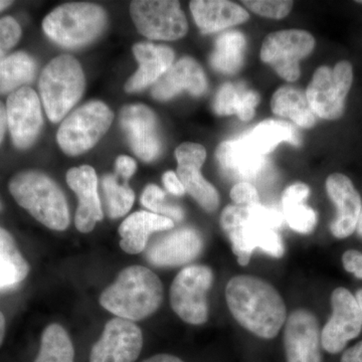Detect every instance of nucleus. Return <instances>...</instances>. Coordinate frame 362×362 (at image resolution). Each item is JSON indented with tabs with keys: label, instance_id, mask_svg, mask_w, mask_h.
Returning <instances> with one entry per match:
<instances>
[{
	"label": "nucleus",
	"instance_id": "1",
	"mask_svg": "<svg viewBox=\"0 0 362 362\" xmlns=\"http://www.w3.org/2000/svg\"><path fill=\"white\" fill-rule=\"evenodd\" d=\"M226 299L233 318L256 337L272 339L287 319L284 300L262 279L240 275L228 281Z\"/></svg>",
	"mask_w": 362,
	"mask_h": 362
},
{
	"label": "nucleus",
	"instance_id": "2",
	"mask_svg": "<svg viewBox=\"0 0 362 362\" xmlns=\"http://www.w3.org/2000/svg\"><path fill=\"white\" fill-rule=\"evenodd\" d=\"M284 223L282 213L261 204L226 206L221 226L232 244L240 266H247L255 249L263 250L274 258H282L285 247L277 232Z\"/></svg>",
	"mask_w": 362,
	"mask_h": 362
},
{
	"label": "nucleus",
	"instance_id": "3",
	"mask_svg": "<svg viewBox=\"0 0 362 362\" xmlns=\"http://www.w3.org/2000/svg\"><path fill=\"white\" fill-rule=\"evenodd\" d=\"M163 301V285L150 269L131 266L104 290L100 304L118 318L140 321L156 313Z\"/></svg>",
	"mask_w": 362,
	"mask_h": 362
},
{
	"label": "nucleus",
	"instance_id": "4",
	"mask_svg": "<svg viewBox=\"0 0 362 362\" xmlns=\"http://www.w3.org/2000/svg\"><path fill=\"white\" fill-rule=\"evenodd\" d=\"M8 188L16 202L47 228L65 230L70 225L65 194L49 176L37 170L21 171L11 178Z\"/></svg>",
	"mask_w": 362,
	"mask_h": 362
},
{
	"label": "nucleus",
	"instance_id": "5",
	"mask_svg": "<svg viewBox=\"0 0 362 362\" xmlns=\"http://www.w3.org/2000/svg\"><path fill=\"white\" fill-rule=\"evenodd\" d=\"M106 25L104 9L86 2L58 6L42 21V28L49 39L66 49L90 44L103 33Z\"/></svg>",
	"mask_w": 362,
	"mask_h": 362
},
{
	"label": "nucleus",
	"instance_id": "6",
	"mask_svg": "<svg viewBox=\"0 0 362 362\" xmlns=\"http://www.w3.org/2000/svg\"><path fill=\"white\" fill-rule=\"evenodd\" d=\"M84 71L80 63L62 54L45 66L40 78L39 89L45 113L58 123L78 103L85 90Z\"/></svg>",
	"mask_w": 362,
	"mask_h": 362
},
{
	"label": "nucleus",
	"instance_id": "7",
	"mask_svg": "<svg viewBox=\"0 0 362 362\" xmlns=\"http://www.w3.org/2000/svg\"><path fill=\"white\" fill-rule=\"evenodd\" d=\"M114 114L106 104L92 101L66 117L57 134L61 149L77 156L92 149L113 122Z\"/></svg>",
	"mask_w": 362,
	"mask_h": 362
},
{
	"label": "nucleus",
	"instance_id": "8",
	"mask_svg": "<svg viewBox=\"0 0 362 362\" xmlns=\"http://www.w3.org/2000/svg\"><path fill=\"white\" fill-rule=\"evenodd\" d=\"M352 83L354 69L349 62H339L334 68L317 69L306 92L307 101L316 117L330 121L341 118Z\"/></svg>",
	"mask_w": 362,
	"mask_h": 362
},
{
	"label": "nucleus",
	"instance_id": "9",
	"mask_svg": "<svg viewBox=\"0 0 362 362\" xmlns=\"http://www.w3.org/2000/svg\"><path fill=\"white\" fill-rule=\"evenodd\" d=\"M213 282V271L207 266H188L177 274L170 287V304L185 322L192 325L206 322L207 292Z\"/></svg>",
	"mask_w": 362,
	"mask_h": 362
},
{
	"label": "nucleus",
	"instance_id": "10",
	"mask_svg": "<svg viewBox=\"0 0 362 362\" xmlns=\"http://www.w3.org/2000/svg\"><path fill=\"white\" fill-rule=\"evenodd\" d=\"M130 14L138 32L150 40H176L187 33L188 23L178 1L136 0Z\"/></svg>",
	"mask_w": 362,
	"mask_h": 362
},
{
	"label": "nucleus",
	"instance_id": "11",
	"mask_svg": "<svg viewBox=\"0 0 362 362\" xmlns=\"http://www.w3.org/2000/svg\"><path fill=\"white\" fill-rule=\"evenodd\" d=\"M315 47L313 35L306 30H286L270 33L264 40L261 59L281 78L295 82L300 77V61Z\"/></svg>",
	"mask_w": 362,
	"mask_h": 362
},
{
	"label": "nucleus",
	"instance_id": "12",
	"mask_svg": "<svg viewBox=\"0 0 362 362\" xmlns=\"http://www.w3.org/2000/svg\"><path fill=\"white\" fill-rule=\"evenodd\" d=\"M332 314L321 332V345L328 354L341 352L362 331V314L356 297L339 287L331 295Z\"/></svg>",
	"mask_w": 362,
	"mask_h": 362
},
{
	"label": "nucleus",
	"instance_id": "13",
	"mask_svg": "<svg viewBox=\"0 0 362 362\" xmlns=\"http://www.w3.org/2000/svg\"><path fill=\"white\" fill-rule=\"evenodd\" d=\"M6 109L7 127L14 146L30 148L37 141L44 122L37 93L30 87L16 90L7 98Z\"/></svg>",
	"mask_w": 362,
	"mask_h": 362
},
{
	"label": "nucleus",
	"instance_id": "14",
	"mask_svg": "<svg viewBox=\"0 0 362 362\" xmlns=\"http://www.w3.org/2000/svg\"><path fill=\"white\" fill-rule=\"evenodd\" d=\"M142 331L133 321L114 318L93 345L90 362H135L141 354Z\"/></svg>",
	"mask_w": 362,
	"mask_h": 362
},
{
	"label": "nucleus",
	"instance_id": "15",
	"mask_svg": "<svg viewBox=\"0 0 362 362\" xmlns=\"http://www.w3.org/2000/svg\"><path fill=\"white\" fill-rule=\"evenodd\" d=\"M287 362H322L318 319L306 309H298L287 319L284 332Z\"/></svg>",
	"mask_w": 362,
	"mask_h": 362
},
{
	"label": "nucleus",
	"instance_id": "16",
	"mask_svg": "<svg viewBox=\"0 0 362 362\" xmlns=\"http://www.w3.org/2000/svg\"><path fill=\"white\" fill-rule=\"evenodd\" d=\"M204 247L202 235L192 228H180L157 238L146 247V259L156 267H177L190 263Z\"/></svg>",
	"mask_w": 362,
	"mask_h": 362
},
{
	"label": "nucleus",
	"instance_id": "17",
	"mask_svg": "<svg viewBox=\"0 0 362 362\" xmlns=\"http://www.w3.org/2000/svg\"><path fill=\"white\" fill-rule=\"evenodd\" d=\"M120 124L133 152L143 161L156 160L161 152V141L154 112L145 105L124 107Z\"/></svg>",
	"mask_w": 362,
	"mask_h": 362
},
{
	"label": "nucleus",
	"instance_id": "18",
	"mask_svg": "<svg viewBox=\"0 0 362 362\" xmlns=\"http://www.w3.org/2000/svg\"><path fill=\"white\" fill-rule=\"evenodd\" d=\"M216 156L223 173L240 182L258 181L268 173V160L250 146L244 136L221 143Z\"/></svg>",
	"mask_w": 362,
	"mask_h": 362
},
{
	"label": "nucleus",
	"instance_id": "19",
	"mask_svg": "<svg viewBox=\"0 0 362 362\" xmlns=\"http://www.w3.org/2000/svg\"><path fill=\"white\" fill-rule=\"evenodd\" d=\"M66 183L78 197L76 228L83 233L92 232L104 216L98 194L96 171L89 165L71 168L66 173Z\"/></svg>",
	"mask_w": 362,
	"mask_h": 362
},
{
	"label": "nucleus",
	"instance_id": "20",
	"mask_svg": "<svg viewBox=\"0 0 362 362\" xmlns=\"http://www.w3.org/2000/svg\"><path fill=\"white\" fill-rule=\"evenodd\" d=\"M326 192L337 207V216L330 226L331 233L337 239H345L356 230L362 209L361 194L352 181L342 173L328 176Z\"/></svg>",
	"mask_w": 362,
	"mask_h": 362
},
{
	"label": "nucleus",
	"instance_id": "21",
	"mask_svg": "<svg viewBox=\"0 0 362 362\" xmlns=\"http://www.w3.org/2000/svg\"><path fill=\"white\" fill-rule=\"evenodd\" d=\"M207 89V81L199 64L192 58L180 59L159 78L152 89V96L158 101H168L183 90L192 96H202Z\"/></svg>",
	"mask_w": 362,
	"mask_h": 362
},
{
	"label": "nucleus",
	"instance_id": "22",
	"mask_svg": "<svg viewBox=\"0 0 362 362\" xmlns=\"http://www.w3.org/2000/svg\"><path fill=\"white\" fill-rule=\"evenodd\" d=\"M133 54L139 69L126 83L125 90L128 93L139 92L156 84L168 73L175 61V52L166 45L140 42L133 47Z\"/></svg>",
	"mask_w": 362,
	"mask_h": 362
},
{
	"label": "nucleus",
	"instance_id": "23",
	"mask_svg": "<svg viewBox=\"0 0 362 362\" xmlns=\"http://www.w3.org/2000/svg\"><path fill=\"white\" fill-rule=\"evenodd\" d=\"M175 221L149 211H137L130 214L119 226L120 247L127 254H140L146 250L150 235L157 232L169 230Z\"/></svg>",
	"mask_w": 362,
	"mask_h": 362
},
{
	"label": "nucleus",
	"instance_id": "24",
	"mask_svg": "<svg viewBox=\"0 0 362 362\" xmlns=\"http://www.w3.org/2000/svg\"><path fill=\"white\" fill-rule=\"evenodd\" d=\"M189 7L202 33L220 32L249 18V13L242 6L226 0H194Z\"/></svg>",
	"mask_w": 362,
	"mask_h": 362
},
{
	"label": "nucleus",
	"instance_id": "25",
	"mask_svg": "<svg viewBox=\"0 0 362 362\" xmlns=\"http://www.w3.org/2000/svg\"><path fill=\"white\" fill-rule=\"evenodd\" d=\"M309 194L308 185L301 182L294 183L283 194V218L293 230L299 233H310L316 226L315 211L305 204Z\"/></svg>",
	"mask_w": 362,
	"mask_h": 362
},
{
	"label": "nucleus",
	"instance_id": "26",
	"mask_svg": "<svg viewBox=\"0 0 362 362\" xmlns=\"http://www.w3.org/2000/svg\"><path fill=\"white\" fill-rule=\"evenodd\" d=\"M243 136L250 146L263 156L270 153L282 142L291 143L295 146L301 145V137L294 126L273 119L263 121Z\"/></svg>",
	"mask_w": 362,
	"mask_h": 362
},
{
	"label": "nucleus",
	"instance_id": "27",
	"mask_svg": "<svg viewBox=\"0 0 362 362\" xmlns=\"http://www.w3.org/2000/svg\"><path fill=\"white\" fill-rule=\"evenodd\" d=\"M259 102L258 93L255 90L226 83L216 93L214 110L220 116L237 115L240 120L249 121L254 117Z\"/></svg>",
	"mask_w": 362,
	"mask_h": 362
},
{
	"label": "nucleus",
	"instance_id": "28",
	"mask_svg": "<svg viewBox=\"0 0 362 362\" xmlns=\"http://www.w3.org/2000/svg\"><path fill=\"white\" fill-rule=\"evenodd\" d=\"M271 108L277 116L291 119L302 128H312L316 123V115L312 111L307 98L294 87L280 88L272 97Z\"/></svg>",
	"mask_w": 362,
	"mask_h": 362
},
{
	"label": "nucleus",
	"instance_id": "29",
	"mask_svg": "<svg viewBox=\"0 0 362 362\" xmlns=\"http://www.w3.org/2000/svg\"><path fill=\"white\" fill-rule=\"evenodd\" d=\"M30 266L16 240L0 228V290L13 287L28 277Z\"/></svg>",
	"mask_w": 362,
	"mask_h": 362
},
{
	"label": "nucleus",
	"instance_id": "30",
	"mask_svg": "<svg viewBox=\"0 0 362 362\" xmlns=\"http://www.w3.org/2000/svg\"><path fill=\"white\" fill-rule=\"evenodd\" d=\"M35 73L37 64L25 52H18L0 59V95L13 94L30 84Z\"/></svg>",
	"mask_w": 362,
	"mask_h": 362
},
{
	"label": "nucleus",
	"instance_id": "31",
	"mask_svg": "<svg viewBox=\"0 0 362 362\" xmlns=\"http://www.w3.org/2000/svg\"><path fill=\"white\" fill-rule=\"evenodd\" d=\"M246 39L240 32L223 33L216 40L211 56V65L214 70L233 75L238 73L244 63Z\"/></svg>",
	"mask_w": 362,
	"mask_h": 362
},
{
	"label": "nucleus",
	"instance_id": "32",
	"mask_svg": "<svg viewBox=\"0 0 362 362\" xmlns=\"http://www.w3.org/2000/svg\"><path fill=\"white\" fill-rule=\"evenodd\" d=\"M180 178L185 192H188L207 211L214 213L220 206V194L216 187L201 173V168L192 165H178Z\"/></svg>",
	"mask_w": 362,
	"mask_h": 362
},
{
	"label": "nucleus",
	"instance_id": "33",
	"mask_svg": "<svg viewBox=\"0 0 362 362\" xmlns=\"http://www.w3.org/2000/svg\"><path fill=\"white\" fill-rule=\"evenodd\" d=\"M75 349L68 332L59 324L47 326L35 362H74Z\"/></svg>",
	"mask_w": 362,
	"mask_h": 362
},
{
	"label": "nucleus",
	"instance_id": "34",
	"mask_svg": "<svg viewBox=\"0 0 362 362\" xmlns=\"http://www.w3.org/2000/svg\"><path fill=\"white\" fill-rule=\"evenodd\" d=\"M102 187L107 213L111 218H121L132 209L135 194L127 181L121 180L116 175H107L102 180Z\"/></svg>",
	"mask_w": 362,
	"mask_h": 362
},
{
	"label": "nucleus",
	"instance_id": "35",
	"mask_svg": "<svg viewBox=\"0 0 362 362\" xmlns=\"http://www.w3.org/2000/svg\"><path fill=\"white\" fill-rule=\"evenodd\" d=\"M141 204L151 213L165 216L173 221H181L185 218V213L180 206L166 204L165 194L156 185H148L143 190Z\"/></svg>",
	"mask_w": 362,
	"mask_h": 362
},
{
	"label": "nucleus",
	"instance_id": "36",
	"mask_svg": "<svg viewBox=\"0 0 362 362\" xmlns=\"http://www.w3.org/2000/svg\"><path fill=\"white\" fill-rule=\"evenodd\" d=\"M243 4L252 13L264 18H272V20H282L290 13L293 7V1H284V0H279V1L247 0V1H243Z\"/></svg>",
	"mask_w": 362,
	"mask_h": 362
},
{
	"label": "nucleus",
	"instance_id": "37",
	"mask_svg": "<svg viewBox=\"0 0 362 362\" xmlns=\"http://www.w3.org/2000/svg\"><path fill=\"white\" fill-rule=\"evenodd\" d=\"M21 37V28L18 21L11 16L0 18V59L6 58Z\"/></svg>",
	"mask_w": 362,
	"mask_h": 362
},
{
	"label": "nucleus",
	"instance_id": "38",
	"mask_svg": "<svg viewBox=\"0 0 362 362\" xmlns=\"http://www.w3.org/2000/svg\"><path fill=\"white\" fill-rule=\"evenodd\" d=\"M178 165H192L202 168L206 161V148L197 143L185 142L175 150Z\"/></svg>",
	"mask_w": 362,
	"mask_h": 362
},
{
	"label": "nucleus",
	"instance_id": "39",
	"mask_svg": "<svg viewBox=\"0 0 362 362\" xmlns=\"http://www.w3.org/2000/svg\"><path fill=\"white\" fill-rule=\"evenodd\" d=\"M230 199L235 206H252L259 204V197L256 187L251 182H238L230 190Z\"/></svg>",
	"mask_w": 362,
	"mask_h": 362
},
{
	"label": "nucleus",
	"instance_id": "40",
	"mask_svg": "<svg viewBox=\"0 0 362 362\" xmlns=\"http://www.w3.org/2000/svg\"><path fill=\"white\" fill-rule=\"evenodd\" d=\"M342 264L345 270L354 274L356 278L362 279V252L349 250L343 254Z\"/></svg>",
	"mask_w": 362,
	"mask_h": 362
},
{
	"label": "nucleus",
	"instance_id": "41",
	"mask_svg": "<svg viewBox=\"0 0 362 362\" xmlns=\"http://www.w3.org/2000/svg\"><path fill=\"white\" fill-rule=\"evenodd\" d=\"M137 164L134 159L129 156H119L115 162V175L119 176L121 180L127 181L130 180L131 176L134 175Z\"/></svg>",
	"mask_w": 362,
	"mask_h": 362
},
{
	"label": "nucleus",
	"instance_id": "42",
	"mask_svg": "<svg viewBox=\"0 0 362 362\" xmlns=\"http://www.w3.org/2000/svg\"><path fill=\"white\" fill-rule=\"evenodd\" d=\"M164 187L168 189V192L171 194L176 195V197H181L185 194V187L177 175L173 171H168L162 176Z\"/></svg>",
	"mask_w": 362,
	"mask_h": 362
},
{
	"label": "nucleus",
	"instance_id": "43",
	"mask_svg": "<svg viewBox=\"0 0 362 362\" xmlns=\"http://www.w3.org/2000/svg\"><path fill=\"white\" fill-rule=\"evenodd\" d=\"M340 362H362V341L347 349Z\"/></svg>",
	"mask_w": 362,
	"mask_h": 362
},
{
	"label": "nucleus",
	"instance_id": "44",
	"mask_svg": "<svg viewBox=\"0 0 362 362\" xmlns=\"http://www.w3.org/2000/svg\"><path fill=\"white\" fill-rule=\"evenodd\" d=\"M141 362H185L180 357L171 356V354H161L149 357Z\"/></svg>",
	"mask_w": 362,
	"mask_h": 362
},
{
	"label": "nucleus",
	"instance_id": "45",
	"mask_svg": "<svg viewBox=\"0 0 362 362\" xmlns=\"http://www.w3.org/2000/svg\"><path fill=\"white\" fill-rule=\"evenodd\" d=\"M7 127L6 109L2 102H0V144L4 140Z\"/></svg>",
	"mask_w": 362,
	"mask_h": 362
},
{
	"label": "nucleus",
	"instance_id": "46",
	"mask_svg": "<svg viewBox=\"0 0 362 362\" xmlns=\"http://www.w3.org/2000/svg\"><path fill=\"white\" fill-rule=\"evenodd\" d=\"M4 337H6V317L0 311V345L4 342Z\"/></svg>",
	"mask_w": 362,
	"mask_h": 362
},
{
	"label": "nucleus",
	"instance_id": "47",
	"mask_svg": "<svg viewBox=\"0 0 362 362\" xmlns=\"http://www.w3.org/2000/svg\"><path fill=\"white\" fill-rule=\"evenodd\" d=\"M359 237L362 238V209L361 214H359L358 221H357L356 230Z\"/></svg>",
	"mask_w": 362,
	"mask_h": 362
},
{
	"label": "nucleus",
	"instance_id": "48",
	"mask_svg": "<svg viewBox=\"0 0 362 362\" xmlns=\"http://www.w3.org/2000/svg\"><path fill=\"white\" fill-rule=\"evenodd\" d=\"M13 4V1H1L0 0V11H4L7 7L11 6Z\"/></svg>",
	"mask_w": 362,
	"mask_h": 362
},
{
	"label": "nucleus",
	"instance_id": "49",
	"mask_svg": "<svg viewBox=\"0 0 362 362\" xmlns=\"http://www.w3.org/2000/svg\"><path fill=\"white\" fill-rule=\"evenodd\" d=\"M357 4H362V1H357Z\"/></svg>",
	"mask_w": 362,
	"mask_h": 362
},
{
	"label": "nucleus",
	"instance_id": "50",
	"mask_svg": "<svg viewBox=\"0 0 362 362\" xmlns=\"http://www.w3.org/2000/svg\"><path fill=\"white\" fill-rule=\"evenodd\" d=\"M0 209H1V204H0Z\"/></svg>",
	"mask_w": 362,
	"mask_h": 362
}]
</instances>
